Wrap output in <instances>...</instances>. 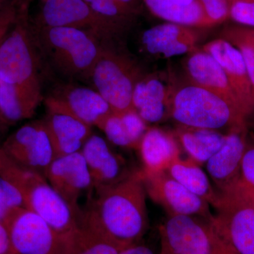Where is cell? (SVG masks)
Returning <instances> with one entry per match:
<instances>
[{"mask_svg": "<svg viewBox=\"0 0 254 254\" xmlns=\"http://www.w3.org/2000/svg\"><path fill=\"white\" fill-rule=\"evenodd\" d=\"M152 14L169 23L195 27H211L215 24L205 14L199 0L187 3L183 0H143Z\"/></svg>", "mask_w": 254, "mask_h": 254, "instance_id": "cb8c5ba5", "label": "cell"}, {"mask_svg": "<svg viewBox=\"0 0 254 254\" xmlns=\"http://www.w3.org/2000/svg\"><path fill=\"white\" fill-rule=\"evenodd\" d=\"M43 121L56 157L81 151L92 135L91 126L68 114L48 110V115Z\"/></svg>", "mask_w": 254, "mask_h": 254, "instance_id": "44dd1931", "label": "cell"}, {"mask_svg": "<svg viewBox=\"0 0 254 254\" xmlns=\"http://www.w3.org/2000/svg\"><path fill=\"white\" fill-rule=\"evenodd\" d=\"M247 142V129L229 131L221 148L206 162L209 175L220 193L228 190L238 177Z\"/></svg>", "mask_w": 254, "mask_h": 254, "instance_id": "ac0fdd59", "label": "cell"}, {"mask_svg": "<svg viewBox=\"0 0 254 254\" xmlns=\"http://www.w3.org/2000/svg\"><path fill=\"white\" fill-rule=\"evenodd\" d=\"M226 1H230H230H231V0H226Z\"/></svg>", "mask_w": 254, "mask_h": 254, "instance_id": "bcb514c9", "label": "cell"}, {"mask_svg": "<svg viewBox=\"0 0 254 254\" xmlns=\"http://www.w3.org/2000/svg\"><path fill=\"white\" fill-rule=\"evenodd\" d=\"M134 149H138L142 138L148 131L147 123L133 109L120 113Z\"/></svg>", "mask_w": 254, "mask_h": 254, "instance_id": "1f68e13d", "label": "cell"}, {"mask_svg": "<svg viewBox=\"0 0 254 254\" xmlns=\"http://www.w3.org/2000/svg\"><path fill=\"white\" fill-rule=\"evenodd\" d=\"M2 123V121H1V116H0V124Z\"/></svg>", "mask_w": 254, "mask_h": 254, "instance_id": "ee69618b", "label": "cell"}, {"mask_svg": "<svg viewBox=\"0 0 254 254\" xmlns=\"http://www.w3.org/2000/svg\"><path fill=\"white\" fill-rule=\"evenodd\" d=\"M0 174L8 177L21 190L25 208L41 216L57 233L63 235L79 225L78 215L45 176L19 166L1 148Z\"/></svg>", "mask_w": 254, "mask_h": 254, "instance_id": "3957f363", "label": "cell"}, {"mask_svg": "<svg viewBox=\"0 0 254 254\" xmlns=\"http://www.w3.org/2000/svg\"><path fill=\"white\" fill-rule=\"evenodd\" d=\"M100 129L113 144L122 148H133L120 113L111 114L105 120Z\"/></svg>", "mask_w": 254, "mask_h": 254, "instance_id": "4dcf8cb0", "label": "cell"}, {"mask_svg": "<svg viewBox=\"0 0 254 254\" xmlns=\"http://www.w3.org/2000/svg\"><path fill=\"white\" fill-rule=\"evenodd\" d=\"M1 149L19 166L43 176L56 158L43 120L23 125L5 141Z\"/></svg>", "mask_w": 254, "mask_h": 254, "instance_id": "ba28073f", "label": "cell"}, {"mask_svg": "<svg viewBox=\"0 0 254 254\" xmlns=\"http://www.w3.org/2000/svg\"><path fill=\"white\" fill-rule=\"evenodd\" d=\"M159 234L160 254H210V225L196 217L168 215L159 227Z\"/></svg>", "mask_w": 254, "mask_h": 254, "instance_id": "7c38bea8", "label": "cell"}, {"mask_svg": "<svg viewBox=\"0 0 254 254\" xmlns=\"http://www.w3.org/2000/svg\"><path fill=\"white\" fill-rule=\"evenodd\" d=\"M45 104L50 111L68 114L99 128L114 113L108 102L95 89L72 85L55 88L45 99Z\"/></svg>", "mask_w": 254, "mask_h": 254, "instance_id": "8fae6325", "label": "cell"}, {"mask_svg": "<svg viewBox=\"0 0 254 254\" xmlns=\"http://www.w3.org/2000/svg\"><path fill=\"white\" fill-rule=\"evenodd\" d=\"M205 14L214 24L224 22L230 17V1L226 0H199Z\"/></svg>", "mask_w": 254, "mask_h": 254, "instance_id": "e575fe53", "label": "cell"}, {"mask_svg": "<svg viewBox=\"0 0 254 254\" xmlns=\"http://www.w3.org/2000/svg\"><path fill=\"white\" fill-rule=\"evenodd\" d=\"M220 194L254 208V141H249L247 138L238 177L228 190Z\"/></svg>", "mask_w": 254, "mask_h": 254, "instance_id": "83f0119b", "label": "cell"}, {"mask_svg": "<svg viewBox=\"0 0 254 254\" xmlns=\"http://www.w3.org/2000/svg\"><path fill=\"white\" fill-rule=\"evenodd\" d=\"M231 44L240 50L241 54L243 57L249 77H250L251 83H252L254 91V49L248 45L239 43V42L231 43Z\"/></svg>", "mask_w": 254, "mask_h": 254, "instance_id": "8d00e7d4", "label": "cell"}, {"mask_svg": "<svg viewBox=\"0 0 254 254\" xmlns=\"http://www.w3.org/2000/svg\"><path fill=\"white\" fill-rule=\"evenodd\" d=\"M203 50L220 65L242 109L250 118L254 114V91L240 50L224 38L209 42Z\"/></svg>", "mask_w": 254, "mask_h": 254, "instance_id": "9a60e30c", "label": "cell"}, {"mask_svg": "<svg viewBox=\"0 0 254 254\" xmlns=\"http://www.w3.org/2000/svg\"><path fill=\"white\" fill-rule=\"evenodd\" d=\"M20 208H25L22 192L14 182L0 174V220L4 222L10 213Z\"/></svg>", "mask_w": 254, "mask_h": 254, "instance_id": "f1b7e54d", "label": "cell"}, {"mask_svg": "<svg viewBox=\"0 0 254 254\" xmlns=\"http://www.w3.org/2000/svg\"><path fill=\"white\" fill-rule=\"evenodd\" d=\"M230 17L242 26L254 28V0H232Z\"/></svg>", "mask_w": 254, "mask_h": 254, "instance_id": "d6a6232c", "label": "cell"}, {"mask_svg": "<svg viewBox=\"0 0 254 254\" xmlns=\"http://www.w3.org/2000/svg\"><path fill=\"white\" fill-rule=\"evenodd\" d=\"M28 4L21 1L17 18L0 47V78L6 83L41 89L37 46L28 18Z\"/></svg>", "mask_w": 254, "mask_h": 254, "instance_id": "5b68a950", "label": "cell"}, {"mask_svg": "<svg viewBox=\"0 0 254 254\" xmlns=\"http://www.w3.org/2000/svg\"><path fill=\"white\" fill-rule=\"evenodd\" d=\"M183 1L187 3H190L192 2V1H194V0H183Z\"/></svg>", "mask_w": 254, "mask_h": 254, "instance_id": "7bdbcfd3", "label": "cell"}, {"mask_svg": "<svg viewBox=\"0 0 254 254\" xmlns=\"http://www.w3.org/2000/svg\"><path fill=\"white\" fill-rule=\"evenodd\" d=\"M27 1H28V2H30V1H33V0H27Z\"/></svg>", "mask_w": 254, "mask_h": 254, "instance_id": "f6af8a7d", "label": "cell"}, {"mask_svg": "<svg viewBox=\"0 0 254 254\" xmlns=\"http://www.w3.org/2000/svg\"><path fill=\"white\" fill-rule=\"evenodd\" d=\"M93 11L124 27L129 24L136 13L118 4L115 0H83Z\"/></svg>", "mask_w": 254, "mask_h": 254, "instance_id": "f546056e", "label": "cell"}, {"mask_svg": "<svg viewBox=\"0 0 254 254\" xmlns=\"http://www.w3.org/2000/svg\"><path fill=\"white\" fill-rule=\"evenodd\" d=\"M125 249L86 227L78 225L60 235L55 254H120Z\"/></svg>", "mask_w": 254, "mask_h": 254, "instance_id": "484cf974", "label": "cell"}, {"mask_svg": "<svg viewBox=\"0 0 254 254\" xmlns=\"http://www.w3.org/2000/svg\"><path fill=\"white\" fill-rule=\"evenodd\" d=\"M105 45L90 79L95 91L108 102L114 113H123L133 109V89L141 76L130 59Z\"/></svg>", "mask_w": 254, "mask_h": 254, "instance_id": "8992f818", "label": "cell"}, {"mask_svg": "<svg viewBox=\"0 0 254 254\" xmlns=\"http://www.w3.org/2000/svg\"><path fill=\"white\" fill-rule=\"evenodd\" d=\"M174 91L155 75L140 77L133 89L132 108L145 123H160L170 115Z\"/></svg>", "mask_w": 254, "mask_h": 254, "instance_id": "ffe728a7", "label": "cell"}, {"mask_svg": "<svg viewBox=\"0 0 254 254\" xmlns=\"http://www.w3.org/2000/svg\"><path fill=\"white\" fill-rule=\"evenodd\" d=\"M209 225L218 236L240 254H254V208L222 196Z\"/></svg>", "mask_w": 254, "mask_h": 254, "instance_id": "4fadbf2b", "label": "cell"}, {"mask_svg": "<svg viewBox=\"0 0 254 254\" xmlns=\"http://www.w3.org/2000/svg\"><path fill=\"white\" fill-rule=\"evenodd\" d=\"M170 115L184 127L215 131L247 129L248 119L243 114L218 95L193 83L174 91Z\"/></svg>", "mask_w": 254, "mask_h": 254, "instance_id": "277c9868", "label": "cell"}, {"mask_svg": "<svg viewBox=\"0 0 254 254\" xmlns=\"http://www.w3.org/2000/svg\"><path fill=\"white\" fill-rule=\"evenodd\" d=\"M95 192V198L82 211L80 225L124 249L138 244L148 227L141 171Z\"/></svg>", "mask_w": 254, "mask_h": 254, "instance_id": "6da1fadb", "label": "cell"}, {"mask_svg": "<svg viewBox=\"0 0 254 254\" xmlns=\"http://www.w3.org/2000/svg\"><path fill=\"white\" fill-rule=\"evenodd\" d=\"M45 177L80 220L79 200L93 190L91 173L81 152L56 157L46 170Z\"/></svg>", "mask_w": 254, "mask_h": 254, "instance_id": "5bb4252c", "label": "cell"}, {"mask_svg": "<svg viewBox=\"0 0 254 254\" xmlns=\"http://www.w3.org/2000/svg\"><path fill=\"white\" fill-rule=\"evenodd\" d=\"M138 150L141 153L143 173L165 171L180 150L175 136L158 128H148L142 138Z\"/></svg>", "mask_w": 254, "mask_h": 254, "instance_id": "603a6c76", "label": "cell"}, {"mask_svg": "<svg viewBox=\"0 0 254 254\" xmlns=\"http://www.w3.org/2000/svg\"><path fill=\"white\" fill-rule=\"evenodd\" d=\"M32 27L37 46L58 72L73 79H90L104 44L78 28Z\"/></svg>", "mask_w": 254, "mask_h": 254, "instance_id": "7a4b0ae2", "label": "cell"}, {"mask_svg": "<svg viewBox=\"0 0 254 254\" xmlns=\"http://www.w3.org/2000/svg\"><path fill=\"white\" fill-rule=\"evenodd\" d=\"M4 223L14 254H55L60 235L39 215L26 208L10 213Z\"/></svg>", "mask_w": 254, "mask_h": 254, "instance_id": "30bf717a", "label": "cell"}, {"mask_svg": "<svg viewBox=\"0 0 254 254\" xmlns=\"http://www.w3.org/2000/svg\"><path fill=\"white\" fill-rule=\"evenodd\" d=\"M7 0H0V9H1L7 3Z\"/></svg>", "mask_w": 254, "mask_h": 254, "instance_id": "b9f144b4", "label": "cell"}, {"mask_svg": "<svg viewBox=\"0 0 254 254\" xmlns=\"http://www.w3.org/2000/svg\"><path fill=\"white\" fill-rule=\"evenodd\" d=\"M165 171L193 194L215 209L218 208L221 200L220 193L214 190L206 174L192 159L184 160L180 155L174 159Z\"/></svg>", "mask_w": 254, "mask_h": 254, "instance_id": "d4e9b609", "label": "cell"}, {"mask_svg": "<svg viewBox=\"0 0 254 254\" xmlns=\"http://www.w3.org/2000/svg\"><path fill=\"white\" fill-rule=\"evenodd\" d=\"M210 228L211 232V250L210 254H240L230 244L218 236L210 226Z\"/></svg>", "mask_w": 254, "mask_h": 254, "instance_id": "74e56055", "label": "cell"}, {"mask_svg": "<svg viewBox=\"0 0 254 254\" xmlns=\"http://www.w3.org/2000/svg\"><path fill=\"white\" fill-rule=\"evenodd\" d=\"M91 173L94 190L113 186L132 173L125 159L114 153L108 143L98 135L92 134L81 150Z\"/></svg>", "mask_w": 254, "mask_h": 254, "instance_id": "2e32d148", "label": "cell"}, {"mask_svg": "<svg viewBox=\"0 0 254 254\" xmlns=\"http://www.w3.org/2000/svg\"><path fill=\"white\" fill-rule=\"evenodd\" d=\"M224 39L230 43H245L254 49V28L233 26L225 30L222 33Z\"/></svg>", "mask_w": 254, "mask_h": 254, "instance_id": "d590c367", "label": "cell"}, {"mask_svg": "<svg viewBox=\"0 0 254 254\" xmlns=\"http://www.w3.org/2000/svg\"><path fill=\"white\" fill-rule=\"evenodd\" d=\"M141 173L146 194L163 207L168 215L200 217L207 221L213 218L205 200L187 190L166 171Z\"/></svg>", "mask_w": 254, "mask_h": 254, "instance_id": "9c48e42d", "label": "cell"}, {"mask_svg": "<svg viewBox=\"0 0 254 254\" xmlns=\"http://www.w3.org/2000/svg\"><path fill=\"white\" fill-rule=\"evenodd\" d=\"M186 69L193 84L218 95L249 119L232 91L223 69L211 55L203 50H195L187 58Z\"/></svg>", "mask_w": 254, "mask_h": 254, "instance_id": "e0dca14e", "label": "cell"}, {"mask_svg": "<svg viewBox=\"0 0 254 254\" xmlns=\"http://www.w3.org/2000/svg\"><path fill=\"white\" fill-rule=\"evenodd\" d=\"M231 1H232V0H231Z\"/></svg>", "mask_w": 254, "mask_h": 254, "instance_id": "7dc6e473", "label": "cell"}, {"mask_svg": "<svg viewBox=\"0 0 254 254\" xmlns=\"http://www.w3.org/2000/svg\"><path fill=\"white\" fill-rule=\"evenodd\" d=\"M20 3V0H11L0 9V47L16 22Z\"/></svg>", "mask_w": 254, "mask_h": 254, "instance_id": "836d02e7", "label": "cell"}, {"mask_svg": "<svg viewBox=\"0 0 254 254\" xmlns=\"http://www.w3.org/2000/svg\"><path fill=\"white\" fill-rule=\"evenodd\" d=\"M39 26L78 28L103 44L125 28L97 14L83 0H43Z\"/></svg>", "mask_w": 254, "mask_h": 254, "instance_id": "52a82bcc", "label": "cell"}, {"mask_svg": "<svg viewBox=\"0 0 254 254\" xmlns=\"http://www.w3.org/2000/svg\"><path fill=\"white\" fill-rule=\"evenodd\" d=\"M177 137L190 158L197 164L206 163L225 141V134L215 130L182 126Z\"/></svg>", "mask_w": 254, "mask_h": 254, "instance_id": "4316f807", "label": "cell"}, {"mask_svg": "<svg viewBox=\"0 0 254 254\" xmlns=\"http://www.w3.org/2000/svg\"><path fill=\"white\" fill-rule=\"evenodd\" d=\"M42 90L6 83L0 78V116L4 124L31 118L43 100Z\"/></svg>", "mask_w": 254, "mask_h": 254, "instance_id": "7402d4cb", "label": "cell"}, {"mask_svg": "<svg viewBox=\"0 0 254 254\" xmlns=\"http://www.w3.org/2000/svg\"><path fill=\"white\" fill-rule=\"evenodd\" d=\"M0 254H14L7 228L0 220Z\"/></svg>", "mask_w": 254, "mask_h": 254, "instance_id": "f35d334b", "label": "cell"}, {"mask_svg": "<svg viewBox=\"0 0 254 254\" xmlns=\"http://www.w3.org/2000/svg\"><path fill=\"white\" fill-rule=\"evenodd\" d=\"M197 40L190 28L168 22L146 30L141 41L150 54L170 58L195 51Z\"/></svg>", "mask_w": 254, "mask_h": 254, "instance_id": "d6986e66", "label": "cell"}, {"mask_svg": "<svg viewBox=\"0 0 254 254\" xmlns=\"http://www.w3.org/2000/svg\"><path fill=\"white\" fill-rule=\"evenodd\" d=\"M120 254H154L149 247L143 245L136 244L127 247Z\"/></svg>", "mask_w": 254, "mask_h": 254, "instance_id": "ab89813d", "label": "cell"}, {"mask_svg": "<svg viewBox=\"0 0 254 254\" xmlns=\"http://www.w3.org/2000/svg\"><path fill=\"white\" fill-rule=\"evenodd\" d=\"M118 4L125 6L127 9L131 10L133 12H138V6L137 4V0H115Z\"/></svg>", "mask_w": 254, "mask_h": 254, "instance_id": "60d3db41", "label": "cell"}]
</instances>
